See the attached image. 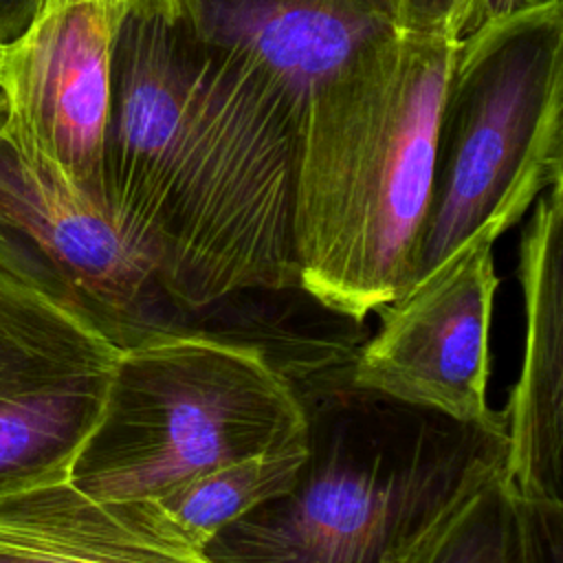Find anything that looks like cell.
<instances>
[{
  "label": "cell",
  "mask_w": 563,
  "mask_h": 563,
  "mask_svg": "<svg viewBox=\"0 0 563 563\" xmlns=\"http://www.w3.org/2000/svg\"><path fill=\"white\" fill-rule=\"evenodd\" d=\"M301 110L253 59L205 40L178 0L130 2L112 51L101 191L176 308L299 288Z\"/></svg>",
  "instance_id": "obj_1"
},
{
  "label": "cell",
  "mask_w": 563,
  "mask_h": 563,
  "mask_svg": "<svg viewBox=\"0 0 563 563\" xmlns=\"http://www.w3.org/2000/svg\"><path fill=\"white\" fill-rule=\"evenodd\" d=\"M455 42L391 29L306 97L292 218L297 282L356 323L411 284Z\"/></svg>",
  "instance_id": "obj_2"
},
{
  "label": "cell",
  "mask_w": 563,
  "mask_h": 563,
  "mask_svg": "<svg viewBox=\"0 0 563 563\" xmlns=\"http://www.w3.org/2000/svg\"><path fill=\"white\" fill-rule=\"evenodd\" d=\"M306 460L295 486L222 528L213 563H398L471 488L506 466V420L398 402L350 374L295 383Z\"/></svg>",
  "instance_id": "obj_3"
},
{
  "label": "cell",
  "mask_w": 563,
  "mask_h": 563,
  "mask_svg": "<svg viewBox=\"0 0 563 563\" xmlns=\"http://www.w3.org/2000/svg\"><path fill=\"white\" fill-rule=\"evenodd\" d=\"M295 380L264 347L169 330L119 352L68 482L99 501H161L231 462L303 435Z\"/></svg>",
  "instance_id": "obj_4"
},
{
  "label": "cell",
  "mask_w": 563,
  "mask_h": 563,
  "mask_svg": "<svg viewBox=\"0 0 563 563\" xmlns=\"http://www.w3.org/2000/svg\"><path fill=\"white\" fill-rule=\"evenodd\" d=\"M561 180L563 0H532L455 42L411 284L471 240L497 242Z\"/></svg>",
  "instance_id": "obj_5"
},
{
  "label": "cell",
  "mask_w": 563,
  "mask_h": 563,
  "mask_svg": "<svg viewBox=\"0 0 563 563\" xmlns=\"http://www.w3.org/2000/svg\"><path fill=\"white\" fill-rule=\"evenodd\" d=\"M0 268L75 306L119 350L169 332L152 317L161 290L147 255L99 198L4 121Z\"/></svg>",
  "instance_id": "obj_6"
},
{
  "label": "cell",
  "mask_w": 563,
  "mask_h": 563,
  "mask_svg": "<svg viewBox=\"0 0 563 563\" xmlns=\"http://www.w3.org/2000/svg\"><path fill=\"white\" fill-rule=\"evenodd\" d=\"M119 352L75 306L0 268V495L68 479Z\"/></svg>",
  "instance_id": "obj_7"
},
{
  "label": "cell",
  "mask_w": 563,
  "mask_h": 563,
  "mask_svg": "<svg viewBox=\"0 0 563 563\" xmlns=\"http://www.w3.org/2000/svg\"><path fill=\"white\" fill-rule=\"evenodd\" d=\"M495 242L477 238L383 306L376 334L354 356V385L460 422L506 420L486 402Z\"/></svg>",
  "instance_id": "obj_8"
},
{
  "label": "cell",
  "mask_w": 563,
  "mask_h": 563,
  "mask_svg": "<svg viewBox=\"0 0 563 563\" xmlns=\"http://www.w3.org/2000/svg\"><path fill=\"white\" fill-rule=\"evenodd\" d=\"M130 2L44 0L31 26L0 48V121L101 202L112 51Z\"/></svg>",
  "instance_id": "obj_9"
},
{
  "label": "cell",
  "mask_w": 563,
  "mask_h": 563,
  "mask_svg": "<svg viewBox=\"0 0 563 563\" xmlns=\"http://www.w3.org/2000/svg\"><path fill=\"white\" fill-rule=\"evenodd\" d=\"M521 372L506 411L504 473L537 504L563 506V180L539 196L519 242Z\"/></svg>",
  "instance_id": "obj_10"
},
{
  "label": "cell",
  "mask_w": 563,
  "mask_h": 563,
  "mask_svg": "<svg viewBox=\"0 0 563 563\" xmlns=\"http://www.w3.org/2000/svg\"><path fill=\"white\" fill-rule=\"evenodd\" d=\"M209 42L246 55L299 103L350 53L396 29L394 0H178Z\"/></svg>",
  "instance_id": "obj_11"
},
{
  "label": "cell",
  "mask_w": 563,
  "mask_h": 563,
  "mask_svg": "<svg viewBox=\"0 0 563 563\" xmlns=\"http://www.w3.org/2000/svg\"><path fill=\"white\" fill-rule=\"evenodd\" d=\"M0 563H213L156 501H99L68 479L0 495Z\"/></svg>",
  "instance_id": "obj_12"
},
{
  "label": "cell",
  "mask_w": 563,
  "mask_h": 563,
  "mask_svg": "<svg viewBox=\"0 0 563 563\" xmlns=\"http://www.w3.org/2000/svg\"><path fill=\"white\" fill-rule=\"evenodd\" d=\"M398 563H563V506L521 497L499 468L455 501Z\"/></svg>",
  "instance_id": "obj_13"
},
{
  "label": "cell",
  "mask_w": 563,
  "mask_h": 563,
  "mask_svg": "<svg viewBox=\"0 0 563 563\" xmlns=\"http://www.w3.org/2000/svg\"><path fill=\"white\" fill-rule=\"evenodd\" d=\"M306 429V427H303ZM306 460V435L290 444L220 466L156 501L174 532L194 550L253 508L286 495Z\"/></svg>",
  "instance_id": "obj_14"
},
{
  "label": "cell",
  "mask_w": 563,
  "mask_h": 563,
  "mask_svg": "<svg viewBox=\"0 0 563 563\" xmlns=\"http://www.w3.org/2000/svg\"><path fill=\"white\" fill-rule=\"evenodd\" d=\"M396 29L460 40L475 0H394Z\"/></svg>",
  "instance_id": "obj_15"
},
{
  "label": "cell",
  "mask_w": 563,
  "mask_h": 563,
  "mask_svg": "<svg viewBox=\"0 0 563 563\" xmlns=\"http://www.w3.org/2000/svg\"><path fill=\"white\" fill-rule=\"evenodd\" d=\"M44 0H0V48L18 40L37 18Z\"/></svg>",
  "instance_id": "obj_16"
},
{
  "label": "cell",
  "mask_w": 563,
  "mask_h": 563,
  "mask_svg": "<svg viewBox=\"0 0 563 563\" xmlns=\"http://www.w3.org/2000/svg\"><path fill=\"white\" fill-rule=\"evenodd\" d=\"M532 0H475L473 2V9L468 13V20L464 24V31L462 35L475 31L477 26L486 24V22H493V20H499V18H506L519 9H523L526 4H530Z\"/></svg>",
  "instance_id": "obj_17"
}]
</instances>
